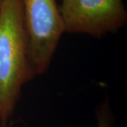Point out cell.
I'll list each match as a JSON object with an SVG mask.
<instances>
[{"mask_svg": "<svg viewBox=\"0 0 127 127\" xmlns=\"http://www.w3.org/2000/svg\"><path fill=\"white\" fill-rule=\"evenodd\" d=\"M0 117H1V113H0Z\"/></svg>", "mask_w": 127, "mask_h": 127, "instance_id": "obj_5", "label": "cell"}, {"mask_svg": "<svg viewBox=\"0 0 127 127\" xmlns=\"http://www.w3.org/2000/svg\"><path fill=\"white\" fill-rule=\"evenodd\" d=\"M33 78L27 55L21 0L0 3V121L12 116L22 88Z\"/></svg>", "mask_w": 127, "mask_h": 127, "instance_id": "obj_1", "label": "cell"}, {"mask_svg": "<svg viewBox=\"0 0 127 127\" xmlns=\"http://www.w3.org/2000/svg\"><path fill=\"white\" fill-rule=\"evenodd\" d=\"M96 127H112L114 126L115 117L107 99L103 101L96 108Z\"/></svg>", "mask_w": 127, "mask_h": 127, "instance_id": "obj_4", "label": "cell"}, {"mask_svg": "<svg viewBox=\"0 0 127 127\" xmlns=\"http://www.w3.org/2000/svg\"><path fill=\"white\" fill-rule=\"evenodd\" d=\"M1 1H2V0H0V3H1Z\"/></svg>", "mask_w": 127, "mask_h": 127, "instance_id": "obj_6", "label": "cell"}, {"mask_svg": "<svg viewBox=\"0 0 127 127\" xmlns=\"http://www.w3.org/2000/svg\"><path fill=\"white\" fill-rule=\"evenodd\" d=\"M21 3L28 61L34 78L49 68L64 29L55 0H21Z\"/></svg>", "mask_w": 127, "mask_h": 127, "instance_id": "obj_2", "label": "cell"}, {"mask_svg": "<svg viewBox=\"0 0 127 127\" xmlns=\"http://www.w3.org/2000/svg\"><path fill=\"white\" fill-rule=\"evenodd\" d=\"M64 32L101 37L125 26L123 0H63L60 7Z\"/></svg>", "mask_w": 127, "mask_h": 127, "instance_id": "obj_3", "label": "cell"}]
</instances>
